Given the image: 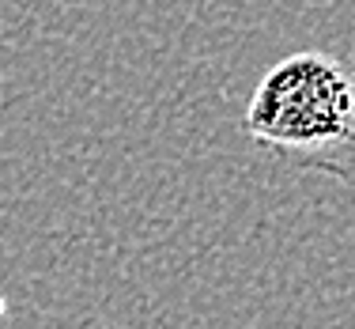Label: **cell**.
Here are the masks:
<instances>
[{
	"mask_svg": "<svg viewBox=\"0 0 355 329\" xmlns=\"http://www.w3.org/2000/svg\"><path fill=\"white\" fill-rule=\"evenodd\" d=\"M246 133L276 159L355 189V61L325 49L280 57L250 95Z\"/></svg>",
	"mask_w": 355,
	"mask_h": 329,
	"instance_id": "obj_1",
	"label": "cell"
}]
</instances>
